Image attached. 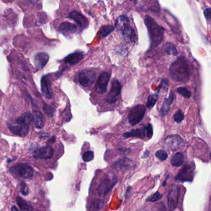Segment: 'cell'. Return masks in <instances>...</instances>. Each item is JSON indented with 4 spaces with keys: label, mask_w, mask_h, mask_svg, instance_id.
<instances>
[{
    "label": "cell",
    "mask_w": 211,
    "mask_h": 211,
    "mask_svg": "<svg viewBox=\"0 0 211 211\" xmlns=\"http://www.w3.org/2000/svg\"><path fill=\"white\" fill-rule=\"evenodd\" d=\"M118 182L116 176H107L100 181L98 185L97 192L99 197H105L112 190L113 187Z\"/></svg>",
    "instance_id": "cell-3"
},
{
    "label": "cell",
    "mask_w": 211,
    "mask_h": 211,
    "mask_svg": "<svg viewBox=\"0 0 211 211\" xmlns=\"http://www.w3.org/2000/svg\"><path fill=\"white\" fill-rule=\"evenodd\" d=\"M162 197V195L159 191H157L156 192H155L154 194L151 195V196H149V197H148V198H147L146 201H147V202H155V201H159Z\"/></svg>",
    "instance_id": "cell-35"
},
{
    "label": "cell",
    "mask_w": 211,
    "mask_h": 211,
    "mask_svg": "<svg viewBox=\"0 0 211 211\" xmlns=\"http://www.w3.org/2000/svg\"><path fill=\"white\" fill-rule=\"evenodd\" d=\"M184 118H185V116H184V114L183 113V112L181 110H178L175 114L173 116V120L175 122L177 123H181L182 121L184 120Z\"/></svg>",
    "instance_id": "cell-34"
},
{
    "label": "cell",
    "mask_w": 211,
    "mask_h": 211,
    "mask_svg": "<svg viewBox=\"0 0 211 211\" xmlns=\"http://www.w3.org/2000/svg\"><path fill=\"white\" fill-rule=\"evenodd\" d=\"M184 144V141L178 135H170L165 138L164 141L165 147L169 151H175L181 147Z\"/></svg>",
    "instance_id": "cell-10"
},
{
    "label": "cell",
    "mask_w": 211,
    "mask_h": 211,
    "mask_svg": "<svg viewBox=\"0 0 211 211\" xmlns=\"http://www.w3.org/2000/svg\"><path fill=\"white\" fill-rule=\"evenodd\" d=\"M177 92L179 94H180V95H181L184 97L187 98H189L191 95L190 91L186 87H178L177 89Z\"/></svg>",
    "instance_id": "cell-30"
},
{
    "label": "cell",
    "mask_w": 211,
    "mask_h": 211,
    "mask_svg": "<svg viewBox=\"0 0 211 211\" xmlns=\"http://www.w3.org/2000/svg\"><path fill=\"white\" fill-rule=\"evenodd\" d=\"M145 134H146L145 128H144L134 129L129 132L123 134V136L126 138L135 137L144 139V137H145Z\"/></svg>",
    "instance_id": "cell-21"
},
{
    "label": "cell",
    "mask_w": 211,
    "mask_h": 211,
    "mask_svg": "<svg viewBox=\"0 0 211 211\" xmlns=\"http://www.w3.org/2000/svg\"><path fill=\"white\" fill-rule=\"evenodd\" d=\"M180 190L178 185H172L170 188L167 196V204L170 210H173L178 206Z\"/></svg>",
    "instance_id": "cell-9"
},
{
    "label": "cell",
    "mask_w": 211,
    "mask_h": 211,
    "mask_svg": "<svg viewBox=\"0 0 211 211\" xmlns=\"http://www.w3.org/2000/svg\"><path fill=\"white\" fill-rule=\"evenodd\" d=\"M11 210H17V209L15 207V206H13V207L12 208V209H11Z\"/></svg>",
    "instance_id": "cell-42"
},
{
    "label": "cell",
    "mask_w": 211,
    "mask_h": 211,
    "mask_svg": "<svg viewBox=\"0 0 211 211\" xmlns=\"http://www.w3.org/2000/svg\"><path fill=\"white\" fill-rule=\"evenodd\" d=\"M104 206V202L101 200H94L92 203V207L96 209H100Z\"/></svg>",
    "instance_id": "cell-37"
},
{
    "label": "cell",
    "mask_w": 211,
    "mask_h": 211,
    "mask_svg": "<svg viewBox=\"0 0 211 211\" xmlns=\"http://www.w3.org/2000/svg\"><path fill=\"white\" fill-rule=\"evenodd\" d=\"M94 157V154L93 152L92 151H86L85 153L82 155V160L85 162H89L91 161L93 159Z\"/></svg>",
    "instance_id": "cell-33"
},
{
    "label": "cell",
    "mask_w": 211,
    "mask_h": 211,
    "mask_svg": "<svg viewBox=\"0 0 211 211\" xmlns=\"http://www.w3.org/2000/svg\"><path fill=\"white\" fill-rule=\"evenodd\" d=\"M110 78V74L107 72H103L98 78L96 86V91L97 93L104 94L107 90L108 84H109Z\"/></svg>",
    "instance_id": "cell-12"
},
{
    "label": "cell",
    "mask_w": 211,
    "mask_h": 211,
    "mask_svg": "<svg viewBox=\"0 0 211 211\" xmlns=\"http://www.w3.org/2000/svg\"><path fill=\"white\" fill-rule=\"evenodd\" d=\"M174 97H175L174 93L173 91H171L170 92L169 97L167 98H165L160 109V114L162 117H164V116H165L168 114L170 109V106L172 104V102L174 100Z\"/></svg>",
    "instance_id": "cell-18"
},
{
    "label": "cell",
    "mask_w": 211,
    "mask_h": 211,
    "mask_svg": "<svg viewBox=\"0 0 211 211\" xmlns=\"http://www.w3.org/2000/svg\"><path fill=\"white\" fill-rule=\"evenodd\" d=\"M164 50L169 55H177L178 52L175 46L171 43H168L165 45Z\"/></svg>",
    "instance_id": "cell-28"
},
{
    "label": "cell",
    "mask_w": 211,
    "mask_h": 211,
    "mask_svg": "<svg viewBox=\"0 0 211 211\" xmlns=\"http://www.w3.org/2000/svg\"><path fill=\"white\" fill-rule=\"evenodd\" d=\"M29 124L26 123L20 118L14 121H10L8 123V128L10 131L17 136L24 137L27 136L29 132Z\"/></svg>",
    "instance_id": "cell-4"
},
{
    "label": "cell",
    "mask_w": 211,
    "mask_h": 211,
    "mask_svg": "<svg viewBox=\"0 0 211 211\" xmlns=\"http://www.w3.org/2000/svg\"><path fill=\"white\" fill-rule=\"evenodd\" d=\"M129 25V21L127 17L121 16L117 18L116 21V27L120 31H123Z\"/></svg>",
    "instance_id": "cell-23"
},
{
    "label": "cell",
    "mask_w": 211,
    "mask_h": 211,
    "mask_svg": "<svg viewBox=\"0 0 211 211\" xmlns=\"http://www.w3.org/2000/svg\"><path fill=\"white\" fill-rule=\"evenodd\" d=\"M145 23L147 27L151 40L152 47H158L163 40L164 30L154 19L147 16L145 18Z\"/></svg>",
    "instance_id": "cell-2"
},
{
    "label": "cell",
    "mask_w": 211,
    "mask_h": 211,
    "mask_svg": "<svg viewBox=\"0 0 211 211\" xmlns=\"http://www.w3.org/2000/svg\"><path fill=\"white\" fill-rule=\"evenodd\" d=\"M134 167L133 161L128 158L124 157L118 160L114 165V168L121 172H126Z\"/></svg>",
    "instance_id": "cell-15"
},
{
    "label": "cell",
    "mask_w": 211,
    "mask_h": 211,
    "mask_svg": "<svg viewBox=\"0 0 211 211\" xmlns=\"http://www.w3.org/2000/svg\"><path fill=\"white\" fill-rule=\"evenodd\" d=\"M17 203L18 206H19V208L21 210H33L32 206H31L26 201L21 198V197H17Z\"/></svg>",
    "instance_id": "cell-26"
},
{
    "label": "cell",
    "mask_w": 211,
    "mask_h": 211,
    "mask_svg": "<svg viewBox=\"0 0 211 211\" xmlns=\"http://www.w3.org/2000/svg\"><path fill=\"white\" fill-rule=\"evenodd\" d=\"M168 81L167 80H162V82L160 84V86H159L158 88V92L162 90V91H167L168 89Z\"/></svg>",
    "instance_id": "cell-38"
},
{
    "label": "cell",
    "mask_w": 211,
    "mask_h": 211,
    "mask_svg": "<svg viewBox=\"0 0 211 211\" xmlns=\"http://www.w3.org/2000/svg\"><path fill=\"white\" fill-rule=\"evenodd\" d=\"M21 192L22 195L24 196L28 195L29 193V188L26 184L24 183V182H22L21 184Z\"/></svg>",
    "instance_id": "cell-39"
},
{
    "label": "cell",
    "mask_w": 211,
    "mask_h": 211,
    "mask_svg": "<svg viewBox=\"0 0 211 211\" xmlns=\"http://www.w3.org/2000/svg\"><path fill=\"white\" fill-rule=\"evenodd\" d=\"M195 165L193 162L186 164L179 171L175 179L179 182H191L193 178Z\"/></svg>",
    "instance_id": "cell-7"
},
{
    "label": "cell",
    "mask_w": 211,
    "mask_h": 211,
    "mask_svg": "<svg viewBox=\"0 0 211 211\" xmlns=\"http://www.w3.org/2000/svg\"><path fill=\"white\" fill-rule=\"evenodd\" d=\"M54 153L53 148L50 146H43L38 149H36L34 152L33 155L35 159H49L52 158Z\"/></svg>",
    "instance_id": "cell-13"
},
{
    "label": "cell",
    "mask_w": 211,
    "mask_h": 211,
    "mask_svg": "<svg viewBox=\"0 0 211 211\" xmlns=\"http://www.w3.org/2000/svg\"><path fill=\"white\" fill-rule=\"evenodd\" d=\"M34 126L35 128L38 129L42 128L45 124V120L43 114L40 111H34Z\"/></svg>",
    "instance_id": "cell-22"
},
{
    "label": "cell",
    "mask_w": 211,
    "mask_h": 211,
    "mask_svg": "<svg viewBox=\"0 0 211 211\" xmlns=\"http://www.w3.org/2000/svg\"><path fill=\"white\" fill-rule=\"evenodd\" d=\"M122 86L119 80L116 79H113L111 82L110 91L105 98L106 102L110 104L115 103L122 91Z\"/></svg>",
    "instance_id": "cell-8"
},
{
    "label": "cell",
    "mask_w": 211,
    "mask_h": 211,
    "mask_svg": "<svg viewBox=\"0 0 211 211\" xmlns=\"http://www.w3.org/2000/svg\"><path fill=\"white\" fill-rule=\"evenodd\" d=\"M210 10H211L210 8H209L206 9L204 12V16H205L206 19H208V21H210V16H211V11H210Z\"/></svg>",
    "instance_id": "cell-40"
},
{
    "label": "cell",
    "mask_w": 211,
    "mask_h": 211,
    "mask_svg": "<svg viewBox=\"0 0 211 211\" xmlns=\"http://www.w3.org/2000/svg\"><path fill=\"white\" fill-rule=\"evenodd\" d=\"M122 32H123V34L124 35V37L126 38L131 40V41H134V40H136V33L132 28L129 27H127L125 28L122 31Z\"/></svg>",
    "instance_id": "cell-25"
},
{
    "label": "cell",
    "mask_w": 211,
    "mask_h": 211,
    "mask_svg": "<svg viewBox=\"0 0 211 211\" xmlns=\"http://www.w3.org/2000/svg\"><path fill=\"white\" fill-rule=\"evenodd\" d=\"M168 178V176L167 177V178H166V179H165V180L164 181V183H163V184H162V185H163V186H164V187L166 185V181H167V178Z\"/></svg>",
    "instance_id": "cell-41"
},
{
    "label": "cell",
    "mask_w": 211,
    "mask_h": 211,
    "mask_svg": "<svg viewBox=\"0 0 211 211\" xmlns=\"http://www.w3.org/2000/svg\"><path fill=\"white\" fill-rule=\"evenodd\" d=\"M156 157L161 161H164L168 158V154L164 150H159L155 152Z\"/></svg>",
    "instance_id": "cell-31"
},
{
    "label": "cell",
    "mask_w": 211,
    "mask_h": 211,
    "mask_svg": "<svg viewBox=\"0 0 211 211\" xmlns=\"http://www.w3.org/2000/svg\"><path fill=\"white\" fill-rule=\"evenodd\" d=\"M114 27L112 25H104L102 26L100 29L99 34L102 38H104L113 32Z\"/></svg>",
    "instance_id": "cell-27"
},
{
    "label": "cell",
    "mask_w": 211,
    "mask_h": 211,
    "mask_svg": "<svg viewBox=\"0 0 211 211\" xmlns=\"http://www.w3.org/2000/svg\"><path fill=\"white\" fill-rule=\"evenodd\" d=\"M158 100V94L155 93V94H152V95H151L150 96H149L147 99V107L149 109H151V108L153 107L157 101Z\"/></svg>",
    "instance_id": "cell-29"
},
{
    "label": "cell",
    "mask_w": 211,
    "mask_h": 211,
    "mask_svg": "<svg viewBox=\"0 0 211 211\" xmlns=\"http://www.w3.org/2000/svg\"><path fill=\"white\" fill-rule=\"evenodd\" d=\"M74 21L79 25L83 28H86L89 25V21L87 18L78 11H72L68 17Z\"/></svg>",
    "instance_id": "cell-17"
},
{
    "label": "cell",
    "mask_w": 211,
    "mask_h": 211,
    "mask_svg": "<svg viewBox=\"0 0 211 211\" xmlns=\"http://www.w3.org/2000/svg\"><path fill=\"white\" fill-rule=\"evenodd\" d=\"M84 57V54L82 52H76L70 54L65 58V62L71 65H73L78 63L79 61L81 60Z\"/></svg>",
    "instance_id": "cell-19"
},
{
    "label": "cell",
    "mask_w": 211,
    "mask_h": 211,
    "mask_svg": "<svg viewBox=\"0 0 211 211\" xmlns=\"http://www.w3.org/2000/svg\"><path fill=\"white\" fill-rule=\"evenodd\" d=\"M59 30L63 34H74L77 31V27L69 22H65L60 24Z\"/></svg>",
    "instance_id": "cell-20"
},
{
    "label": "cell",
    "mask_w": 211,
    "mask_h": 211,
    "mask_svg": "<svg viewBox=\"0 0 211 211\" xmlns=\"http://www.w3.org/2000/svg\"><path fill=\"white\" fill-rule=\"evenodd\" d=\"M96 79V74L91 70H83L79 75V82L81 86L89 87L93 84Z\"/></svg>",
    "instance_id": "cell-11"
},
{
    "label": "cell",
    "mask_w": 211,
    "mask_h": 211,
    "mask_svg": "<svg viewBox=\"0 0 211 211\" xmlns=\"http://www.w3.org/2000/svg\"><path fill=\"white\" fill-rule=\"evenodd\" d=\"M170 75L178 82H186L189 79L190 71L187 60L184 56L179 57L170 66Z\"/></svg>",
    "instance_id": "cell-1"
},
{
    "label": "cell",
    "mask_w": 211,
    "mask_h": 211,
    "mask_svg": "<svg viewBox=\"0 0 211 211\" xmlns=\"http://www.w3.org/2000/svg\"><path fill=\"white\" fill-rule=\"evenodd\" d=\"M10 173L16 177L28 179L32 177L34 170L28 164H19L12 166L10 168Z\"/></svg>",
    "instance_id": "cell-5"
},
{
    "label": "cell",
    "mask_w": 211,
    "mask_h": 211,
    "mask_svg": "<svg viewBox=\"0 0 211 211\" xmlns=\"http://www.w3.org/2000/svg\"><path fill=\"white\" fill-rule=\"evenodd\" d=\"M146 108L144 105L139 104L135 105L130 110L128 115V121L130 124L135 126L143 119L146 113Z\"/></svg>",
    "instance_id": "cell-6"
},
{
    "label": "cell",
    "mask_w": 211,
    "mask_h": 211,
    "mask_svg": "<svg viewBox=\"0 0 211 211\" xmlns=\"http://www.w3.org/2000/svg\"><path fill=\"white\" fill-rule=\"evenodd\" d=\"M43 110L48 116L52 117L54 113V111H55V108L50 105L45 104V103H43Z\"/></svg>",
    "instance_id": "cell-32"
},
{
    "label": "cell",
    "mask_w": 211,
    "mask_h": 211,
    "mask_svg": "<svg viewBox=\"0 0 211 211\" xmlns=\"http://www.w3.org/2000/svg\"><path fill=\"white\" fill-rule=\"evenodd\" d=\"M41 89L43 95L47 98H50L52 96V80L48 74L42 76L41 79Z\"/></svg>",
    "instance_id": "cell-14"
},
{
    "label": "cell",
    "mask_w": 211,
    "mask_h": 211,
    "mask_svg": "<svg viewBox=\"0 0 211 211\" xmlns=\"http://www.w3.org/2000/svg\"><path fill=\"white\" fill-rule=\"evenodd\" d=\"M184 162V155L181 152H177L171 159V164L173 167H178L183 164Z\"/></svg>",
    "instance_id": "cell-24"
},
{
    "label": "cell",
    "mask_w": 211,
    "mask_h": 211,
    "mask_svg": "<svg viewBox=\"0 0 211 211\" xmlns=\"http://www.w3.org/2000/svg\"><path fill=\"white\" fill-rule=\"evenodd\" d=\"M34 64L37 69H42L49 60L48 54L45 52H39L34 56Z\"/></svg>",
    "instance_id": "cell-16"
},
{
    "label": "cell",
    "mask_w": 211,
    "mask_h": 211,
    "mask_svg": "<svg viewBox=\"0 0 211 211\" xmlns=\"http://www.w3.org/2000/svg\"><path fill=\"white\" fill-rule=\"evenodd\" d=\"M145 131L147 135V137L150 139L153 136V128H152V125L151 124H148L145 127Z\"/></svg>",
    "instance_id": "cell-36"
}]
</instances>
